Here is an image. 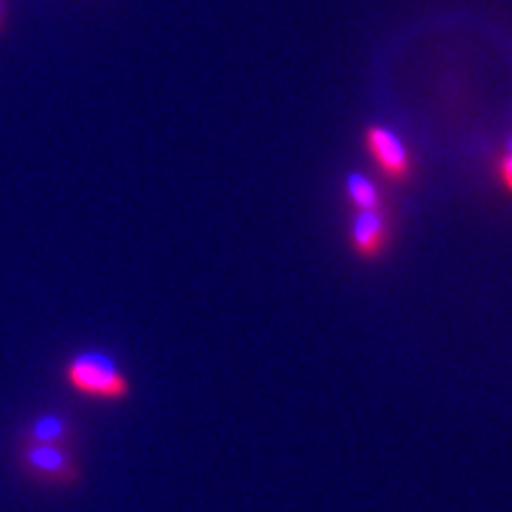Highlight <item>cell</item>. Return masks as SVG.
Returning <instances> with one entry per match:
<instances>
[{"label": "cell", "instance_id": "6da1fadb", "mask_svg": "<svg viewBox=\"0 0 512 512\" xmlns=\"http://www.w3.org/2000/svg\"><path fill=\"white\" fill-rule=\"evenodd\" d=\"M67 382L76 392L100 401H124L131 394L128 377L121 373L112 356L102 351H86L74 356L64 368Z\"/></svg>", "mask_w": 512, "mask_h": 512}, {"label": "cell", "instance_id": "7a4b0ae2", "mask_svg": "<svg viewBox=\"0 0 512 512\" xmlns=\"http://www.w3.org/2000/svg\"><path fill=\"white\" fill-rule=\"evenodd\" d=\"M24 463L29 465L31 472H36L38 477L50 479V482H74L79 477L76 463L60 444H36L29 441L24 448Z\"/></svg>", "mask_w": 512, "mask_h": 512}, {"label": "cell", "instance_id": "3957f363", "mask_svg": "<svg viewBox=\"0 0 512 512\" xmlns=\"http://www.w3.org/2000/svg\"><path fill=\"white\" fill-rule=\"evenodd\" d=\"M368 150L377 164L382 166L384 174L403 178L408 174V152L406 145L394 131L384 126H373L368 131Z\"/></svg>", "mask_w": 512, "mask_h": 512}, {"label": "cell", "instance_id": "277c9868", "mask_svg": "<svg viewBox=\"0 0 512 512\" xmlns=\"http://www.w3.org/2000/svg\"><path fill=\"white\" fill-rule=\"evenodd\" d=\"M351 242H354L356 252L366 259H373L382 252L384 242H387V226H384L380 211H358L354 226H351Z\"/></svg>", "mask_w": 512, "mask_h": 512}, {"label": "cell", "instance_id": "5b68a950", "mask_svg": "<svg viewBox=\"0 0 512 512\" xmlns=\"http://www.w3.org/2000/svg\"><path fill=\"white\" fill-rule=\"evenodd\" d=\"M29 439L36 444H62L67 439V422L60 415H43L31 425Z\"/></svg>", "mask_w": 512, "mask_h": 512}, {"label": "cell", "instance_id": "8992f818", "mask_svg": "<svg viewBox=\"0 0 512 512\" xmlns=\"http://www.w3.org/2000/svg\"><path fill=\"white\" fill-rule=\"evenodd\" d=\"M347 192H349L351 202L356 204L358 211L377 209V190H375V185L370 183L366 176H361V174L349 176Z\"/></svg>", "mask_w": 512, "mask_h": 512}, {"label": "cell", "instance_id": "52a82bcc", "mask_svg": "<svg viewBox=\"0 0 512 512\" xmlns=\"http://www.w3.org/2000/svg\"><path fill=\"white\" fill-rule=\"evenodd\" d=\"M501 176H503L505 185H508V190L512 192V152H508V155H505V159H503V164H501Z\"/></svg>", "mask_w": 512, "mask_h": 512}, {"label": "cell", "instance_id": "ba28073f", "mask_svg": "<svg viewBox=\"0 0 512 512\" xmlns=\"http://www.w3.org/2000/svg\"><path fill=\"white\" fill-rule=\"evenodd\" d=\"M5 24H8V10H5V0H0V34L5 31Z\"/></svg>", "mask_w": 512, "mask_h": 512}]
</instances>
